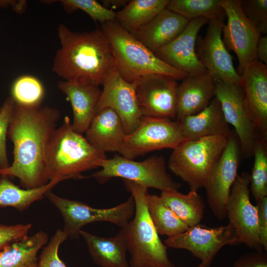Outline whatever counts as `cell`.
I'll return each mask as SVG.
<instances>
[{
	"instance_id": "obj_1",
	"label": "cell",
	"mask_w": 267,
	"mask_h": 267,
	"mask_svg": "<svg viewBox=\"0 0 267 267\" xmlns=\"http://www.w3.org/2000/svg\"><path fill=\"white\" fill-rule=\"evenodd\" d=\"M60 116L54 108L15 102L7 134L13 143V161L0 169V175L17 178L25 189L47 183L46 151Z\"/></svg>"
},
{
	"instance_id": "obj_2",
	"label": "cell",
	"mask_w": 267,
	"mask_h": 267,
	"mask_svg": "<svg viewBox=\"0 0 267 267\" xmlns=\"http://www.w3.org/2000/svg\"><path fill=\"white\" fill-rule=\"evenodd\" d=\"M57 31L61 46L52 70L64 81L99 86L117 71L113 48L101 28L76 32L61 24Z\"/></svg>"
},
{
	"instance_id": "obj_3",
	"label": "cell",
	"mask_w": 267,
	"mask_h": 267,
	"mask_svg": "<svg viewBox=\"0 0 267 267\" xmlns=\"http://www.w3.org/2000/svg\"><path fill=\"white\" fill-rule=\"evenodd\" d=\"M105 153L93 147L82 134L75 132L67 116L56 129L46 151V174L48 181L82 179L84 172L99 167Z\"/></svg>"
},
{
	"instance_id": "obj_4",
	"label": "cell",
	"mask_w": 267,
	"mask_h": 267,
	"mask_svg": "<svg viewBox=\"0 0 267 267\" xmlns=\"http://www.w3.org/2000/svg\"><path fill=\"white\" fill-rule=\"evenodd\" d=\"M126 189L135 202L134 218L122 229L131 258L130 267H176L169 259L168 247L159 238L151 221L146 203L147 188L123 179Z\"/></svg>"
},
{
	"instance_id": "obj_5",
	"label": "cell",
	"mask_w": 267,
	"mask_h": 267,
	"mask_svg": "<svg viewBox=\"0 0 267 267\" xmlns=\"http://www.w3.org/2000/svg\"><path fill=\"white\" fill-rule=\"evenodd\" d=\"M113 48L118 72L127 82L132 83L149 74L168 75L182 80L188 75L170 66L124 29L115 20L101 24Z\"/></svg>"
},
{
	"instance_id": "obj_6",
	"label": "cell",
	"mask_w": 267,
	"mask_h": 267,
	"mask_svg": "<svg viewBox=\"0 0 267 267\" xmlns=\"http://www.w3.org/2000/svg\"><path fill=\"white\" fill-rule=\"evenodd\" d=\"M230 134L183 141L173 149L169 169L188 184L190 190L198 191L204 187Z\"/></svg>"
},
{
	"instance_id": "obj_7",
	"label": "cell",
	"mask_w": 267,
	"mask_h": 267,
	"mask_svg": "<svg viewBox=\"0 0 267 267\" xmlns=\"http://www.w3.org/2000/svg\"><path fill=\"white\" fill-rule=\"evenodd\" d=\"M99 167L101 170L91 177L101 184L113 178H121L161 192L178 191L181 187L180 183L167 173L166 161L162 156L154 155L137 162L115 155L112 158L102 160Z\"/></svg>"
},
{
	"instance_id": "obj_8",
	"label": "cell",
	"mask_w": 267,
	"mask_h": 267,
	"mask_svg": "<svg viewBox=\"0 0 267 267\" xmlns=\"http://www.w3.org/2000/svg\"><path fill=\"white\" fill-rule=\"evenodd\" d=\"M45 197L60 212L64 220L63 230L72 239H78L82 228L91 222H108L123 228L135 213V202L132 195L124 202L107 209L92 208L82 202L60 197L51 190L47 192Z\"/></svg>"
},
{
	"instance_id": "obj_9",
	"label": "cell",
	"mask_w": 267,
	"mask_h": 267,
	"mask_svg": "<svg viewBox=\"0 0 267 267\" xmlns=\"http://www.w3.org/2000/svg\"><path fill=\"white\" fill-rule=\"evenodd\" d=\"M184 140H186L178 121L142 116L137 128L126 135L119 153L134 160L152 151L174 149Z\"/></svg>"
},
{
	"instance_id": "obj_10",
	"label": "cell",
	"mask_w": 267,
	"mask_h": 267,
	"mask_svg": "<svg viewBox=\"0 0 267 267\" xmlns=\"http://www.w3.org/2000/svg\"><path fill=\"white\" fill-rule=\"evenodd\" d=\"M240 154L239 140L235 133L231 132L204 186L208 204L219 220L227 217V205L231 188L238 175Z\"/></svg>"
},
{
	"instance_id": "obj_11",
	"label": "cell",
	"mask_w": 267,
	"mask_h": 267,
	"mask_svg": "<svg viewBox=\"0 0 267 267\" xmlns=\"http://www.w3.org/2000/svg\"><path fill=\"white\" fill-rule=\"evenodd\" d=\"M220 3L227 18L222 28L223 42L227 49L236 54V70L241 76L249 64L258 60L256 47L261 36L244 13L240 0H220Z\"/></svg>"
},
{
	"instance_id": "obj_12",
	"label": "cell",
	"mask_w": 267,
	"mask_h": 267,
	"mask_svg": "<svg viewBox=\"0 0 267 267\" xmlns=\"http://www.w3.org/2000/svg\"><path fill=\"white\" fill-rule=\"evenodd\" d=\"M250 174L238 175L231 188L227 205V217L234 229L238 244L243 243L256 251H262L260 243L258 212L250 196Z\"/></svg>"
},
{
	"instance_id": "obj_13",
	"label": "cell",
	"mask_w": 267,
	"mask_h": 267,
	"mask_svg": "<svg viewBox=\"0 0 267 267\" xmlns=\"http://www.w3.org/2000/svg\"><path fill=\"white\" fill-rule=\"evenodd\" d=\"M164 243L167 247L189 251L201 260L200 265L203 267L210 266L223 246L239 244L234 229L229 223L214 228L198 224L181 233L168 237Z\"/></svg>"
},
{
	"instance_id": "obj_14",
	"label": "cell",
	"mask_w": 267,
	"mask_h": 267,
	"mask_svg": "<svg viewBox=\"0 0 267 267\" xmlns=\"http://www.w3.org/2000/svg\"><path fill=\"white\" fill-rule=\"evenodd\" d=\"M216 85L215 96L220 102L224 118L234 127L241 154L250 158L261 136L247 110L243 89L236 83L216 82Z\"/></svg>"
},
{
	"instance_id": "obj_15",
	"label": "cell",
	"mask_w": 267,
	"mask_h": 267,
	"mask_svg": "<svg viewBox=\"0 0 267 267\" xmlns=\"http://www.w3.org/2000/svg\"><path fill=\"white\" fill-rule=\"evenodd\" d=\"M177 81L159 74L143 76L135 81L136 97L141 116L176 118Z\"/></svg>"
},
{
	"instance_id": "obj_16",
	"label": "cell",
	"mask_w": 267,
	"mask_h": 267,
	"mask_svg": "<svg viewBox=\"0 0 267 267\" xmlns=\"http://www.w3.org/2000/svg\"><path fill=\"white\" fill-rule=\"evenodd\" d=\"M208 24L204 38L197 39L199 60L215 82L239 85L241 76L235 69L232 56L222 39L224 20L211 21Z\"/></svg>"
},
{
	"instance_id": "obj_17",
	"label": "cell",
	"mask_w": 267,
	"mask_h": 267,
	"mask_svg": "<svg viewBox=\"0 0 267 267\" xmlns=\"http://www.w3.org/2000/svg\"><path fill=\"white\" fill-rule=\"evenodd\" d=\"M209 22L204 17L190 20L177 38L154 53L164 62L188 75L208 73L198 59L195 47L200 29Z\"/></svg>"
},
{
	"instance_id": "obj_18",
	"label": "cell",
	"mask_w": 267,
	"mask_h": 267,
	"mask_svg": "<svg viewBox=\"0 0 267 267\" xmlns=\"http://www.w3.org/2000/svg\"><path fill=\"white\" fill-rule=\"evenodd\" d=\"M103 89L95 108V113L106 108L119 116L126 134L139 126L142 116L135 94V82H126L116 71L102 85Z\"/></svg>"
},
{
	"instance_id": "obj_19",
	"label": "cell",
	"mask_w": 267,
	"mask_h": 267,
	"mask_svg": "<svg viewBox=\"0 0 267 267\" xmlns=\"http://www.w3.org/2000/svg\"><path fill=\"white\" fill-rule=\"evenodd\" d=\"M241 76L248 113L260 136L267 140V67L257 60L249 64Z\"/></svg>"
},
{
	"instance_id": "obj_20",
	"label": "cell",
	"mask_w": 267,
	"mask_h": 267,
	"mask_svg": "<svg viewBox=\"0 0 267 267\" xmlns=\"http://www.w3.org/2000/svg\"><path fill=\"white\" fill-rule=\"evenodd\" d=\"M216 90V82L208 73L183 79L177 89V120L205 109L215 97Z\"/></svg>"
},
{
	"instance_id": "obj_21",
	"label": "cell",
	"mask_w": 267,
	"mask_h": 267,
	"mask_svg": "<svg viewBox=\"0 0 267 267\" xmlns=\"http://www.w3.org/2000/svg\"><path fill=\"white\" fill-rule=\"evenodd\" d=\"M58 89L67 96L73 110L72 129L82 134L89 128L95 114L101 94L99 86L67 81H59Z\"/></svg>"
},
{
	"instance_id": "obj_22",
	"label": "cell",
	"mask_w": 267,
	"mask_h": 267,
	"mask_svg": "<svg viewBox=\"0 0 267 267\" xmlns=\"http://www.w3.org/2000/svg\"><path fill=\"white\" fill-rule=\"evenodd\" d=\"M189 21L166 8L141 27L134 37L154 53L177 38L185 29Z\"/></svg>"
},
{
	"instance_id": "obj_23",
	"label": "cell",
	"mask_w": 267,
	"mask_h": 267,
	"mask_svg": "<svg viewBox=\"0 0 267 267\" xmlns=\"http://www.w3.org/2000/svg\"><path fill=\"white\" fill-rule=\"evenodd\" d=\"M85 133L90 145L104 153L119 152L126 135L119 116L109 108L95 114Z\"/></svg>"
},
{
	"instance_id": "obj_24",
	"label": "cell",
	"mask_w": 267,
	"mask_h": 267,
	"mask_svg": "<svg viewBox=\"0 0 267 267\" xmlns=\"http://www.w3.org/2000/svg\"><path fill=\"white\" fill-rule=\"evenodd\" d=\"M178 121L186 140L231 133L218 98L215 96L209 105L200 112L185 116Z\"/></svg>"
},
{
	"instance_id": "obj_25",
	"label": "cell",
	"mask_w": 267,
	"mask_h": 267,
	"mask_svg": "<svg viewBox=\"0 0 267 267\" xmlns=\"http://www.w3.org/2000/svg\"><path fill=\"white\" fill-rule=\"evenodd\" d=\"M94 263L100 267H130L126 254L128 247L121 229L115 236L103 237L86 231H80Z\"/></svg>"
},
{
	"instance_id": "obj_26",
	"label": "cell",
	"mask_w": 267,
	"mask_h": 267,
	"mask_svg": "<svg viewBox=\"0 0 267 267\" xmlns=\"http://www.w3.org/2000/svg\"><path fill=\"white\" fill-rule=\"evenodd\" d=\"M48 240L47 233L40 230L9 244L0 250V267H38V253Z\"/></svg>"
},
{
	"instance_id": "obj_27",
	"label": "cell",
	"mask_w": 267,
	"mask_h": 267,
	"mask_svg": "<svg viewBox=\"0 0 267 267\" xmlns=\"http://www.w3.org/2000/svg\"><path fill=\"white\" fill-rule=\"evenodd\" d=\"M169 0H132L116 12L115 21L134 36L138 30L166 8Z\"/></svg>"
},
{
	"instance_id": "obj_28",
	"label": "cell",
	"mask_w": 267,
	"mask_h": 267,
	"mask_svg": "<svg viewBox=\"0 0 267 267\" xmlns=\"http://www.w3.org/2000/svg\"><path fill=\"white\" fill-rule=\"evenodd\" d=\"M61 180L49 181L33 189H23L15 185L7 177L0 178V207H11L20 212L27 210L34 202L45 197L49 191Z\"/></svg>"
},
{
	"instance_id": "obj_29",
	"label": "cell",
	"mask_w": 267,
	"mask_h": 267,
	"mask_svg": "<svg viewBox=\"0 0 267 267\" xmlns=\"http://www.w3.org/2000/svg\"><path fill=\"white\" fill-rule=\"evenodd\" d=\"M160 197L187 226L199 224L204 215L205 205L197 191L190 190L186 194L178 191L161 192Z\"/></svg>"
},
{
	"instance_id": "obj_30",
	"label": "cell",
	"mask_w": 267,
	"mask_h": 267,
	"mask_svg": "<svg viewBox=\"0 0 267 267\" xmlns=\"http://www.w3.org/2000/svg\"><path fill=\"white\" fill-rule=\"evenodd\" d=\"M146 203L150 218L158 234L171 237L183 232L189 227L164 203L160 196L147 192Z\"/></svg>"
},
{
	"instance_id": "obj_31",
	"label": "cell",
	"mask_w": 267,
	"mask_h": 267,
	"mask_svg": "<svg viewBox=\"0 0 267 267\" xmlns=\"http://www.w3.org/2000/svg\"><path fill=\"white\" fill-rule=\"evenodd\" d=\"M220 0H169L166 8L189 21L201 17L211 21L224 20Z\"/></svg>"
},
{
	"instance_id": "obj_32",
	"label": "cell",
	"mask_w": 267,
	"mask_h": 267,
	"mask_svg": "<svg viewBox=\"0 0 267 267\" xmlns=\"http://www.w3.org/2000/svg\"><path fill=\"white\" fill-rule=\"evenodd\" d=\"M261 136L253 152L254 165L250 174V191L257 202L267 197V144Z\"/></svg>"
},
{
	"instance_id": "obj_33",
	"label": "cell",
	"mask_w": 267,
	"mask_h": 267,
	"mask_svg": "<svg viewBox=\"0 0 267 267\" xmlns=\"http://www.w3.org/2000/svg\"><path fill=\"white\" fill-rule=\"evenodd\" d=\"M11 92L16 103L28 106L42 104L45 94L41 82L31 75L17 78L12 85Z\"/></svg>"
},
{
	"instance_id": "obj_34",
	"label": "cell",
	"mask_w": 267,
	"mask_h": 267,
	"mask_svg": "<svg viewBox=\"0 0 267 267\" xmlns=\"http://www.w3.org/2000/svg\"><path fill=\"white\" fill-rule=\"evenodd\" d=\"M60 1L67 13L81 10L95 22L98 21L101 24L115 20L116 12L95 0H62Z\"/></svg>"
},
{
	"instance_id": "obj_35",
	"label": "cell",
	"mask_w": 267,
	"mask_h": 267,
	"mask_svg": "<svg viewBox=\"0 0 267 267\" xmlns=\"http://www.w3.org/2000/svg\"><path fill=\"white\" fill-rule=\"evenodd\" d=\"M68 237L63 229H57L40 254L38 267H67L58 255L60 245Z\"/></svg>"
},
{
	"instance_id": "obj_36",
	"label": "cell",
	"mask_w": 267,
	"mask_h": 267,
	"mask_svg": "<svg viewBox=\"0 0 267 267\" xmlns=\"http://www.w3.org/2000/svg\"><path fill=\"white\" fill-rule=\"evenodd\" d=\"M244 13L261 36L267 32V0H240Z\"/></svg>"
},
{
	"instance_id": "obj_37",
	"label": "cell",
	"mask_w": 267,
	"mask_h": 267,
	"mask_svg": "<svg viewBox=\"0 0 267 267\" xmlns=\"http://www.w3.org/2000/svg\"><path fill=\"white\" fill-rule=\"evenodd\" d=\"M15 101L11 96L6 98L0 108V169L8 167L6 136Z\"/></svg>"
},
{
	"instance_id": "obj_38",
	"label": "cell",
	"mask_w": 267,
	"mask_h": 267,
	"mask_svg": "<svg viewBox=\"0 0 267 267\" xmlns=\"http://www.w3.org/2000/svg\"><path fill=\"white\" fill-rule=\"evenodd\" d=\"M31 223L6 225L0 223V250L9 244L28 236Z\"/></svg>"
},
{
	"instance_id": "obj_39",
	"label": "cell",
	"mask_w": 267,
	"mask_h": 267,
	"mask_svg": "<svg viewBox=\"0 0 267 267\" xmlns=\"http://www.w3.org/2000/svg\"><path fill=\"white\" fill-rule=\"evenodd\" d=\"M233 267H267V253L255 251L242 255L234 263Z\"/></svg>"
},
{
	"instance_id": "obj_40",
	"label": "cell",
	"mask_w": 267,
	"mask_h": 267,
	"mask_svg": "<svg viewBox=\"0 0 267 267\" xmlns=\"http://www.w3.org/2000/svg\"><path fill=\"white\" fill-rule=\"evenodd\" d=\"M258 212V225L260 243L267 251V197L257 202Z\"/></svg>"
},
{
	"instance_id": "obj_41",
	"label": "cell",
	"mask_w": 267,
	"mask_h": 267,
	"mask_svg": "<svg viewBox=\"0 0 267 267\" xmlns=\"http://www.w3.org/2000/svg\"><path fill=\"white\" fill-rule=\"evenodd\" d=\"M256 55L259 61L267 65V36L259 37L256 47Z\"/></svg>"
},
{
	"instance_id": "obj_42",
	"label": "cell",
	"mask_w": 267,
	"mask_h": 267,
	"mask_svg": "<svg viewBox=\"0 0 267 267\" xmlns=\"http://www.w3.org/2000/svg\"><path fill=\"white\" fill-rule=\"evenodd\" d=\"M130 0H102L103 5L108 8V7H120L125 6Z\"/></svg>"
},
{
	"instance_id": "obj_43",
	"label": "cell",
	"mask_w": 267,
	"mask_h": 267,
	"mask_svg": "<svg viewBox=\"0 0 267 267\" xmlns=\"http://www.w3.org/2000/svg\"><path fill=\"white\" fill-rule=\"evenodd\" d=\"M197 267H203L201 265H199Z\"/></svg>"
}]
</instances>
